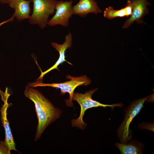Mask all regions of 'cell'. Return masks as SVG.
Here are the masks:
<instances>
[{
	"label": "cell",
	"mask_w": 154,
	"mask_h": 154,
	"mask_svg": "<svg viewBox=\"0 0 154 154\" xmlns=\"http://www.w3.org/2000/svg\"><path fill=\"white\" fill-rule=\"evenodd\" d=\"M32 0H11L8 5L15 10L12 17L20 21L25 19H29L31 11L30 3Z\"/></svg>",
	"instance_id": "11"
},
{
	"label": "cell",
	"mask_w": 154,
	"mask_h": 154,
	"mask_svg": "<svg viewBox=\"0 0 154 154\" xmlns=\"http://www.w3.org/2000/svg\"><path fill=\"white\" fill-rule=\"evenodd\" d=\"M153 94L133 100L124 110V119L117 130V135L121 143H125L132 137L130 124L133 119L140 112L145 102Z\"/></svg>",
	"instance_id": "3"
},
{
	"label": "cell",
	"mask_w": 154,
	"mask_h": 154,
	"mask_svg": "<svg viewBox=\"0 0 154 154\" xmlns=\"http://www.w3.org/2000/svg\"><path fill=\"white\" fill-rule=\"evenodd\" d=\"M72 3V0L58 1L55 8V14L48 21L47 25L50 26L58 25L63 27L68 26L69 20L73 15Z\"/></svg>",
	"instance_id": "6"
},
{
	"label": "cell",
	"mask_w": 154,
	"mask_h": 154,
	"mask_svg": "<svg viewBox=\"0 0 154 154\" xmlns=\"http://www.w3.org/2000/svg\"><path fill=\"white\" fill-rule=\"evenodd\" d=\"M11 0H0V2L2 4H8Z\"/></svg>",
	"instance_id": "15"
},
{
	"label": "cell",
	"mask_w": 154,
	"mask_h": 154,
	"mask_svg": "<svg viewBox=\"0 0 154 154\" xmlns=\"http://www.w3.org/2000/svg\"><path fill=\"white\" fill-rule=\"evenodd\" d=\"M66 78L70 79L68 81L60 83L51 84L43 83L38 81L29 83L28 85L34 88L38 86H49L59 88L61 94L68 93L69 94V100L71 102L72 96L75 89L81 86H87L90 84L92 81L86 75L74 77L69 75L66 76Z\"/></svg>",
	"instance_id": "5"
},
{
	"label": "cell",
	"mask_w": 154,
	"mask_h": 154,
	"mask_svg": "<svg viewBox=\"0 0 154 154\" xmlns=\"http://www.w3.org/2000/svg\"><path fill=\"white\" fill-rule=\"evenodd\" d=\"M10 151L5 141L0 140V154H10Z\"/></svg>",
	"instance_id": "14"
},
{
	"label": "cell",
	"mask_w": 154,
	"mask_h": 154,
	"mask_svg": "<svg viewBox=\"0 0 154 154\" xmlns=\"http://www.w3.org/2000/svg\"><path fill=\"white\" fill-rule=\"evenodd\" d=\"M8 89L6 88L5 92L0 90V94L4 103L2 105L0 110L1 113V119L2 123L5 131V141L10 151L15 150L17 151L16 149L15 143L14 141L7 119V110L9 106L8 100L10 96L8 93Z\"/></svg>",
	"instance_id": "7"
},
{
	"label": "cell",
	"mask_w": 154,
	"mask_h": 154,
	"mask_svg": "<svg viewBox=\"0 0 154 154\" xmlns=\"http://www.w3.org/2000/svg\"><path fill=\"white\" fill-rule=\"evenodd\" d=\"M73 15L85 17L89 13H92L96 15L101 13L102 11L94 0H80L73 6Z\"/></svg>",
	"instance_id": "10"
},
{
	"label": "cell",
	"mask_w": 154,
	"mask_h": 154,
	"mask_svg": "<svg viewBox=\"0 0 154 154\" xmlns=\"http://www.w3.org/2000/svg\"><path fill=\"white\" fill-rule=\"evenodd\" d=\"M72 34L69 32L65 37V40L64 42L61 44L56 42H52L51 44L52 46L59 53V57L55 63L50 68L46 71L42 72L41 75L38 78V80L42 79L44 76L52 70L56 69L58 70V66L62 64L64 62H66L68 64L72 65L70 62L67 61L65 59V53L66 50L71 47L72 44Z\"/></svg>",
	"instance_id": "9"
},
{
	"label": "cell",
	"mask_w": 154,
	"mask_h": 154,
	"mask_svg": "<svg viewBox=\"0 0 154 154\" xmlns=\"http://www.w3.org/2000/svg\"><path fill=\"white\" fill-rule=\"evenodd\" d=\"M115 145L121 154H141L144 149L143 144L137 139H131L125 143L116 142Z\"/></svg>",
	"instance_id": "12"
},
{
	"label": "cell",
	"mask_w": 154,
	"mask_h": 154,
	"mask_svg": "<svg viewBox=\"0 0 154 154\" xmlns=\"http://www.w3.org/2000/svg\"><path fill=\"white\" fill-rule=\"evenodd\" d=\"M13 17H12L10 19L7 20H6L5 21H4L1 23H0V26H1L4 23H6L7 22H9L10 21H11L13 19Z\"/></svg>",
	"instance_id": "16"
},
{
	"label": "cell",
	"mask_w": 154,
	"mask_h": 154,
	"mask_svg": "<svg viewBox=\"0 0 154 154\" xmlns=\"http://www.w3.org/2000/svg\"><path fill=\"white\" fill-rule=\"evenodd\" d=\"M133 2L132 0H129L126 6L121 9L115 10L112 7L109 6L103 12L105 18L111 20L116 17H123L130 16L132 14Z\"/></svg>",
	"instance_id": "13"
},
{
	"label": "cell",
	"mask_w": 154,
	"mask_h": 154,
	"mask_svg": "<svg viewBox=\"0 0 154 154\" xmlns=\"http://www.w3.org/2000/svg\"><path fill=\"white\" fill-rule=\"evenodd\" d=\"M25 96L34 103L38 119L35 141L38 140L46 128L59 119L62 111L38 90L29 85L24 91Z\"/></svg>",
	"instance_id": "1"
},
{
	"label": "cell",
	"mask_w": 154,
	"mask_h": 154,
	"mask_svg": "<svg viewBox=\"0 0 154 154\" xmlns=\"http://www.w3.org/2000/svg\"><path fill=\"white\" fill-rule=\"evenodd\" d=\"M147 0H132L133 5L131 15L124 23L122 29L128 28L135 21L139 24L144 23L143 18L149 13L147 6L151 5Z\"/></svg>",
	"instance_id": "8"
},
{
	"label": "cell",
	"mask_w": 154,
	"mask_h": 154,
	"mask_svg": "<svg viewBox=\"0 0 154 154\" xmlns=\"http://www.w3.org/2000/svg\"><path fill=\"white\" fill-rule=\"evenodd\" d=\"M33 9L29 19L31 25H37L43 29L45 28L51 15L55 13L56 0H32Z\"/></svg>",
	"instance_id": "4"
},
{
	"label": "cell",
	"mask_w": 154,
	"mask_h": 154,
	"mask_svg": "<svg viewBox=\"0 0 154 154\" xmlns=\"http://www.w3.org/2000/svg\"><path fill=\"white\" fill-rule=\"evenodd\" d=\"M96 88L86 92L84 94L78 92L74 93L72 96V101H75L80 106V115L77 118L73 119L71 121L72 126L82 130L85 128L87 124L83 120V117L85 112L88 109L92 108L101 107L106 108L110 107L112 110L116 107L122 108L123 105L122 103L113 104H102L92 98V95L98 90Z\"/></svg>",
	"instance_id": "2"
}]
</instances>
